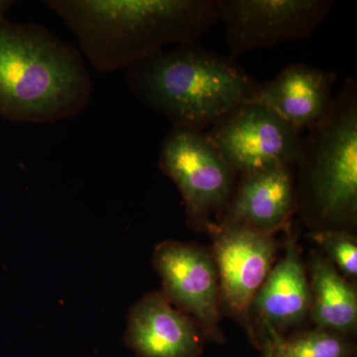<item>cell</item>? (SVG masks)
Here are the masks:
<instances>
[{
  "label": "cell",
  "instance_id": "obj_12",
  "mask_svg": "<svg viewBox=\"0 0 357 357\" xmlns=\"http://www.w3.org/2000/svg\"><path fill=\"white\" fill-rule=\"evenodd\" d=\"M126 340L140 357H201L203 352L198 326L157 292L131 309Z\"/></svg>",
  "mask_w": 357,
  "mask_h": 357
},
{
  "label": "cell",
  "instance_id": "obj_14",
  "mask_svg": "<svg viewBox=\"0 0 357 357\" xmlns=\"http://www.w3.org/2000/svg\"><path fill=\"white\" fill-rule=\"evenodd\" d=\"M312 314L321 330L352 332L357 321L356 292L333 263L319 255L311 261Z\"/></svg>",
  "mask_w": 357,
  "mask_h": 357
},
{
  "label": "cell",
  "instance_id": "obj_10",
  "mask_svg": "<svg viewBox=\"0 0 357 357\" xmlns=\"http://www.w3.org/2000/svg\"><path fill=\"white\" fill-rule=\"evenodd\" d=\"M293 166L265 167L239 175L222 222L270 236L285 227L297 208Z\"/></svg>",
  "mask_w": 357,
  "mask_h": 357
},
{
  "label": "cell",
  "instance_id": "obj_16",
  "mask_svg": "<svg viewBox=\"0 0 357 357\" xmlns=\"http://www.w3.org/2000/svg\"><path fill=\"white\" fill-rule=\"evenodd\" d=\"M310 237L325 249L331 259L344 275L357 274V244L356 237L344 230L321 229L312 232Z\"/></svg>",
  "mask_w": 357,
  "mask_h": 357
},
{
  "label": "cell",
  "instance_id": "obj_15",
  "mask_svg": "<svg viewBox=\"0 0 357 357\" xmlns=\"http://www.w3.org/2000/svg\"><path fill=\"white\" fill-rule=\"evenodd\" d=\"M266 328L271 335V357H347L351 352L340 333L319 328L284 340L273 328Z\"/></svg>",
  "mask_w": 357,
  "mask_h": 357
},
{
  "label": "cell",
  "instance_id": "obj_6",
  "mask_svg": "<svg viewBox=\"0 0 357 357\" xmlns=\"http://www.w3.org/2000/svg\"><path fill=\"white\" fill-rule=\"evenodd\" d=\"M335 6L333 0H217L229 57L307 39Z\"/></svg>",
  "mask_w": 357,
  "mask_h": 357
},
{
  "label": "cell",
  "instance_id": "obj_5",
  "mask_svg": "<svg viewBox=\"0 0 357 357\" xmlns=\"http://www.w3.org/2000/svg\"><path fill=\"white\" fill-rule=\"evenodd\" d=\"M159 167L177 185L194 222H208L211 213H222L238 178L206 131L181 126L166 134Z\"/></svg>",
  "mask_w": 357,
  "mask_h": 357
},
{
  "label": "cell",
  "instance_id": "obj_17",
  "mask_svg": "<svg viewBox=\"0 0 357 357\" xmlns=\"http://www.w3.org/2000/svg\"><path fill=\"white\" fill-rule=\"evenodd\" d=\"M13 1H7V0H0V20L3 18L4 13L7 9L13 6Z\"/></svg>",
  "mask_w": 357,
  "mask_h": 357
},
{
  "label": "cell",
  "instance_id": "obj_2",
  "mask_svg": "<svg viewBox=\"0 0 357 357\" xmlns=\"http://www.w3.org/2000/svg\"><path fill=\"white\" fill-rule=\"evenodd\" d=\"M81 51L36 23L0 20V115L17 123L73 119L91 102Z\"/></svg>",
  "mask_w": 357,
  "mask_h": 357
},
{
  "label": "cell",
  "instance_id": "obj_13",
  "mask_svg": "<svg viewBox=\"0 0 357 357\" xmlns=\"http://www.w3.org/2000/svg\"><path fill=\"white\" fill-rule=\"evenodd\" d=\"M252 305L265 326L274 330L299 323L311 310V287L294 241H289L285 256L272 268Z\"/></svg>",
  "mask_w": 357,
  "mask_h": 357
},
{
  "label": "cell",
  "instance_id": "obj_9",
  "mask_svg": "<svg viewBox=\"0 0 357 357\" xmlns=\"http://www.w3.org/2000/svg\"><path fill=\"white\" fill-rule=\"evenodd\" d=\"M153 263L166 299L194 316L206 333L218 337L220 285L213 255L199 246L170 241L157 246Z\"/></svg>",
  "mask_w": 357,
  "mask_h": 357
},
{
  "label": "cell",
  "instance_id": "obj_8",
  "mask_svg": "<svg viewBox=\"0 0 357 357\" xmlns=\"http://www.w3.org/2000/svg\"><path fill=\"white\" fill-rule=\"evenodd\" d=\"M213 234L220 300L243 318L271 271L276 244L270 234L236 223L220 222Z\"/></svg>",
  "mask_w": 357,
  "mask_h": 357
},
{
  "label": "cell",
  "instance_id": "obj_7",
  "mask_svg": "<svg viewBox=\"0 0 357 357\" xmlns=\"http://www.w3.org/2000/svg\"><path fill=\"white\" fill-rule=\"evenodd\" d=\"M208 134L238 176L299 158L302 130L258 103H244Z\"/></svg>",
  "mask_w": 357,
  "mask_h": 357
},
{
  "label": "cell",
  "instance_id": "obj_3",
  "mask_svg": "<svg viewBox=\"0 0 357 357\" xmlns=\"http://www.w3.org/2000/svg\"><path fill=\"white\" fill-rule=\"evenodd\" d=\"M138 102L173 126L204 131L248 102L257 82L229 56L190 42L126 70Z\"/></svg>",
  "mask_w": 357,
  "mask_h": 357
},
{
  "label": "cell",
  "instance_id": "obj_4",
  "mask_svg": "<svg viewBox=\"0 0 357 357\" xmlns=\"http://www.w3.org/2000/svg\"><path fill=\"white\" fill-rule=\"evenodd\" d=\"M298 166L303 208L328 225H351L357 213V84L349 79L325 121L302 137Z\"/></svg>",
  "mask_w": 357,
  "mask_h": 357
},
{
  "label": "cell",
  "instance_id": "obj_11",
  "mask_svg": "<svg viewBox=\"0 0 357 357\" xmlns=\"http://www.w3.org/2000/svg\"><path fill=\"white\" fill-rule=\"evenodd\" d=\"M335 75L304 64L289 65L271 81L258 83L248 102L273 110L295 128L310 129L333 109Z\"/></svg>",
  "mask_w": 357,
  "mask_h": 357
},
{
  "label": "cell",
  "instance_id": "obj_1",
  "mask_svg": "<svg viewBox=\"0 0 357 357\" xmlns=\"http://www.w3.org/2000/svg\"><path fill=\"white\" fill-rule=\"evenodd\" d=\"M100 73L128 70L170 45L197 42L218 20L217 0H47Z\"/></svg>",
  "mask_w": 357,
  "mask_h": 357
}]
</instances>
